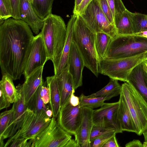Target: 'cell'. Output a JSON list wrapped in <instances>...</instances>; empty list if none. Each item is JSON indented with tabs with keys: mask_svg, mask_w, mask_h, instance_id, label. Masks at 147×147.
Instances as JSON below:
<instances>
[{
	"mask_svg": "<svg viewBox=\"0 0 147 147\" xmlns=\"http://www.w3.org/2000/svg\"><path fill=\"white\" fill-rule=\"evenodd\" d=\"M34 36L20 19L10 18L0 22V66L2 75L20 79L24 69Z\"/></svg>",
	"mask_w": 147,
	"mask_h": 147,
	"instance_id": "cell-1",
	"label": "cell"
},
{
	"mask_svg": "<svg viewBox=\"0 0 147 147\" xmlns=\"http://www.w3.org/2000/svg\"><path fill=\"white\" fill-rule=\"evenodd\" d=\"M94 36L95 34L80 16H77L74 26L72 41L81 55L85 67L98 77L99 59L95 49Z\"/></svg>",
	"mask_w": 147,
	"mask_h": 147,
	"instance_id": "cell-2",
	"label": "cell"
},
{
	"mask_svg": "<svg viewBox=\"0 0 147 147\" xmlns=\"http://www.w3.org/2000/svg\"><path fill=\"white\" fill-rule=\"evenodd\" d=\"M44 20L40 32L49 60L53 62L63 51L66 38L67 26L60 16L52 13Z\"/></svg>",
	"mask_w": 147,
	"mask_h": 147,
	"instance_id": "cell-3",
	"label": "cell"
},
{
	"mask_svg": "<svg viewBox=\"0 0 147 147\" xmlns=\"http://www.w3.org/2000/svg\"><path fill=\"white\" fill-rule=\"evenodd\" d=\"M146 52L147 38L133 34H117L112 39L104 58H124Z\"/></svg>",
	"mask_w": 147,
	"mask_h": 147,
	"instance_id": "cell-4",
	"label": "cell"
},
{
	"mask_svg": "<svg viewBox=\"0 0 147 147\" xmlns=\"http://www.w3.org/2000/svg\"><path fill=\"white\" fill-rule=\"evenodd\" d=\"M147 52L132 57L117 59H99V73L107 76L111 79L127 82L132 70L145 60Z\"/></svg>",
	"mask_w": 147,
	"mask_h": 147,
	"instance_id": "cell-5",
	"label": "cell"
},
{
	"mask_svg": "<svg viewBox=\"0 0 147 147\" xmlns=\"http://www.w3.org/2000/svg\"><path fill=\"white\" fill-rule=\"evenodd\" d=\"M121 93L134 122L136 133L140 136L147 129V103L136 90L127 82L121 85Z\"/></svg>",
	"mask_w": 147,
	"mask_h": 147,
	"instance_id": "cell-6",
	"label": "cell"
},
{
	"mask_svg": "<svg viewBox=\"0 0 147 147\" xmlns=\"http://www.w3.org/2000/svg\"><path fill=\"white\" fill-rule=\"evenodd\" d=\"M53 117L49 124L33 139L32 147H78L71 135L58 125Z\"/></svg>",
	"mask_w": 147,
	"mask_h": 147,
	"instance_id": "cell-7",
	"label": "cell"
},
{
	"mask_svg": "<svg viewBox=\"0 0 147 147\" xmlns=\"http://www.w3.org/2000/svg\"><path fill=\"white\" fill-rule=\"evenodd\" d=\"M94 33H103L112 38L117 34L115 26L111 24L102 12L98 0H93L80 15Z\"/></svg>",
	"mask_w": 147,
	"mask_h": 147,
	"instance_id": "cell-8",
	"label": "cell"
},
{
	"mask_svg": "<svg viewBox=\"0 0 147 147\" xmlns=\"http://www.w3.org/2000/svg\"><path fill=\"white\" fill-rule=\"evenodd\" d=\"M51 119L44 110L40 113L36 114L27 108L24 113L20 128L9 138L23 137L28 140L33 139L47 126Z\"/></svg>",
	"mask_w": 147,
	"mask_h": 147,
	"instance_id": "cell-9",
	"label": "cell"
},
{
	"mask_svg": "<svg viewBox=\"0 0 147 147\" xmlns=\"http://www.w3.org/2000/svg\"><path fill=\"white\" fill-rule=\"evenodd\" d=\"M119 104V101L105 103L100 108L93 110L94 124L113 130L116 134L122 133L118 117Z\"/></svg>",
	"mask_w": 147,
	"mask_h": 147,
	"instance_id": "cell-10",
	"label": "cell"
},
{
	"mask_svg": "<svg viewBox=\"0 0 147 147\" xmlns=\"http://www.w3.org/2000/svg\"><path fill=\"white\" fill-rule=\"evenodd\" d=\"M83 107L72 106L69 99L61 107L57 120L59 125L71 135H75L82 122Z\"/></svg>",
	"mask_w": 147,
	"mask_h": 147,
	"instance_id": "cell-11",
	"label": "cell"
},
{
	"mask_svg": "<svg viewBox=\"0 0 147 147\" xmlns=\"http://www.w3.org/2000/svg\"><path fill=\"white\" fill-rule=\"evenodd\" d=\"M49 60L40 32L34 36L25 65L23 75L25 78L35 70L44 66Z\"/></svg>",
	"mask_w": 147,
	"mask_h": 147,
	"instance_id": "cell-12",
	"label": "cell"
},
{
	"mask_svg": "<svg viewBox=\"0 0 147 147\" xmlns=\"http://www.w3.org/2000/svg\"><path fill=\"white\" fill-rule=\"evenodd\" d=\"M67 65L69 72L72 76L74 89L75 90L82 85V71L85 66L81 55L73 41L69 54Z\"/></svg>",
	"mask_w": 147,
	"mask_h": 147,
	"instance_id": "cell-13",
	"label": "cell"
},
{
	"mask_svg": "<svg viewBox=\"0 0 147 147\" xmlns=\"http://www.w3.org/2000/svg\"><path fill=\"white\" fill-rule=\"evenodd\" d=\"M93 110L88 107H83L81 124L74 135L75 140L79 147H90V135L94 124L93 120Z\"/></svg>",
	"mask_w": 147,
	"mask_h": 147,
	"instance_id": "cell-14",
	"label": "cell"
},
{
	"mask_svg": "<svg viewBox=\"0 0 147 147\" xmlns=\"http://www.w3.org/2000/svg\"><path fill=\"white\" fill-rule=\"evenodd\" d=\"M77 15L73 14L68 21L67 26L66 38L63 51L58 58L53 62L54 75L57 77L61 72L67 65V60L71 43L74 22Z\"/></svg>",
	"mask_w": 147,
	"mask_h": 147,
	"instance_id": "cell-15",
	"label": "cell"
},
{
	"mask_svg": "<svg viewBox=\"0 0 147 147\" xmlns=\"http://www.w3.org/2000/svg\"><path fill=\"white\" fill-rule=\"evenodd\" d=\"M144 61L132 70L127 82L136 90L147 103V69Z\"/></svg>",
	"mask_w": 147,
	"mask_h": 147,
	"instance_id": "cell-16",
	"label": "cell"
},
{
	"mask_svg": "<svg viewBox=\"0 0 147 147\" xmlns=\"http://www.w3.org/2000/svg\"><path fill=\"white\" fill-rule=\"evenodd\" d=\"M20 20L26 23L34 33L38 34L43 26L44 20L37 15L28 0H20Z\"/></svg>",
	"mask_w": 147,
	"mask_h": 147,
	"instance_id": "cell-17",
	"label": "cell"
},
{
	"mask_svg": "<svg viewBox=\"0 0 147 147\" xmlns=\"http://www.w3.org/2000/svg\"><path fill=\"white\" fill-rule=\"evenodd\" d=\"M56 77L60 93L61 107L68 100L71 93L74 90L72 76L69 72L67 65Z\"/></svg>",
	"mask_w": 147,
	"mask_h": 147,
	"instance_id": "cell-18",
	"label": "cell"
},
{
	"mask_svg": "<svg viewBox=\"0 0 147 147\" xmlns=\"http://www.w3.org/2000/svg\"><path fill=\"white\" fill-rule=\"evenodd\" d=\"M43 67L42 66L34 71L25 78L22 84L26 105L43 81Z\"/></svg>",
	"mask_w": 147,
	"mask_h": 147,
	"instance_id": "cell-19",
	"label": "cell"
},
{
	"mask_svg": "<svg viewBox=\"0 0 147 147\" xmlns=\"http://www.w3.org/2000/svg\"><path fill=\"white\" fill-rule=\"evenodd\" d=\"M114 24L117 34L132 35L134 33L132 12L127 9L115 15Z\"/></svg>",
	"mask_w": 147,
	"mask_h": 147,
	"instance_id": "cell-20",
	"label": "cell"
},
{
	"mask_svg": "<svg viewBox=\"0 0 147 147\" xmlns=\"http://www.w3.org/2000/svg\"><path fill=\"white\" fill-rule=\"evenodd\" d=\"M46 82L49 92L51 109L53 117L56 118L61 108V95L57 77L55 75L47 77Z\"/></svg>",
	"mask_w": 147,
	"mask_h": 147,
	"instance_id": "cell-21",
	"label": "cell"
},
{
	"mask_svg": "<svg viewBox=\"0 0 147 147\" xmlns=\"http://www.w3.org/2000/svg\"><path fill=\"white\" fill-rule=\"evenodd\" d=\"M118 110L119 118L123 131L136 133V127L126 102L121 93Z\"/></svg>",
	"mask_w": 147,
	"mask_h": 147,
	"instance_id": "cell-22",
	"label": "cell"
},
{
	"mask_svg": "<svg viewBox=\"0 0 147 147\" xmlns=\"http://www.w3.org/2000/svg\"><path fill=\"white\" fill-rule=\"evenodd\" d=\"M18 92V100L13 103V124L18 129L20 128L24 119V113L27 109L22 84H19L16 87Z\"/></svg>",
	"mask_w": 147,
	"mask_h": 147,
	"instance_id": "cell-23",
	"label": "cell"
},
{
	"mask_svg": "<svg viewBox=\"0 0 147 147\" xmlns=\"http://www.w3.org/2000/svg\"><path fill=\"white\" fill-rule=\"evenodd\" d=\"M13 109L6 111L0 115V140L10 138L16 133L13 124Z\"/></svg>",
	"mask_w": 147,
	"mask_h": 147,
	"instance_id": "cell-24",
	"label": "cell"
},
{
	"mask_svg": "<svg viewBox=\"0 0 147 147\" xmlns=\"http://www.w3.org/2000/svg\"><path fill=\"white\" fill-rule=\"evenodd\" d=\"M118 80L111 79L108 84L100 90L86 96L88 97H103L106 100L120 95L121 92V86Z\"/></svg>",
	"mask_w": 147,
	"mask_h": 147,
	"instance_id": "cell-25",
	"label": "cell"
},
{
	"mask_svg": "<svg viewBox=\"0 0 147 147\" xmlns=\"http://www.w3.org/2000/svg\"><path fill=\"white\" fill-rule=\"evenodd\" d=\"M13 79L7 75H2L0 82V90L4 93L8 100L13 103L18 100V92L13 82Z\"/></svg>",
	"mask_w": 147,
	"mask_h": 147,
	"instance_id": "cell-26",
	"label": "cell"
},
{
	"mask_svg": "<svg viewBox=\"0 0 147 147\" xmlns=\"http://www.w3.org/2000/svg\"><path fill=\"white\" fill-rule=\"evenodd\" d=\"M94 38L95 49L99 59L104 58L112 38L103 33L95 34Z\"/></svg>",
	"mask_w": 147,
	"mask_h": 147,
	"instance_id": "cell-27",
	"label": "cell"
},
{
	"mask_svg": "<svg viewBox=\"0 0 147 147\" xmlns=\"http://www.w3.org/2000/svg\"><path fill=\"white\" fill-rule=\"evenodd\" d=\"M54 0H33L32 5L37 15L44 19L52 13Z\"/></svg>",
	"mask_w": 147,
	"mask_h": 147,
	"instance_id": "cell-28",
	"label": "cell"
},
{
	"mask_svg": "<svg viewBox=\"0 0 147 147\" xmlns=\"http://www.w3.org/2000/svg\"><path fill=\"white\" fill-rule=\"evenodd\" d=\"M42 83L26 105L27 108L36 114L40 113L43 110L46 112L49 109L40 96V92Z\"/></svg>",
	"mask_w": 147,
	"mask_h": 147,
	"instance_id": "cell-29",
	"label": "cell"
},
{
	"mask_svg": "<svg viewBox=\"0 0 147 147\" xmlns=\"http://www.w3.org/2000/svg\"><path fill=\"white\" fill-rule=\"evenodd\" d=\"M79 97L80 105L81 107L87 106L92 109L101 107L105 104V98L103 97H88L82 94Z\"/></svg>",
	"mask_w": 147,
	"mask_h": 147,
	"instance_id": "cell-30",
	"label": "cell"
},
{
	"mask_svg": "<svg viewBox=\"0 0 147 147\" xmlns=\"http://www.w3.org/2000/svg\"><path fill=\"white\" fill-rule=\"evenodd\" d=\"M134 33L147 30V14L132 12Z\"/></svg>",
	"mask_w": 147,
	"mask_h": 147,
	"instance_id": "cell-31",
	"label": "cell"
},
{
	"mask_svg": "<svg viewBox=\"0 0 147 147\" xmlns=\"http://www.w3.org/2000/svg\"><path fill=\"white\" fill-rule=\"evenodd\" d=\"M33 142V139L28 140L23 137L9 138L4 147H32Z\"/></svg>",
	"mask_w": 147,
	"mask_h": 147,
	"instance_id": "cell-32",
	"label": "cell"
},
{
	"mask_svg": "<svg viewBox=\"0 0 147 147\" xmlns=\"http://www.w3.org/2000/svg\"><path fill=\"white\" fill-rule=\"evenodd\" d=\"M12 9L10 0H0V20L3 21L12 17Z\"/></svg>",
	"mask_w": 147,
	"mask_h": 147,
	"instance_id": "cell-33",
	"label": "cell"
},
{
	"mask_svg": "<svg viewBox=\"0 0 147 147\" xmlns=\"http://www.w3.org/2000/svg\"><path fill=\"white\" fill-rule=\"evenodd\" d=\"M116 134L115 132L113 131L99 136L90 142V147H102L109 139Z\"/></svg>",
	"mask_w": 147,
	"mask_h": 147,
	"instance_id": "cell-34",
	"label": "cell"
},
{
	"mask_svg": "<svg viewBox=\"0 0 147 147\" xmlns=\"http://www.w3.org/2000/svg\"><path fill=\"white\" fill-rule=\"evenodd\" d=\"M113 131L94 124L90 134V141L93 140L103 134Z\"/></svg>",
	"mask_w": 147,
	"mask_h": 147,
	"instance_id": "cell-35",
	"label": "cell"
},
{
	"mask_svg": "<svg viewBox=\"0 0 147 147\" xmlns=\"http://www.w3.org/2000/svg\"><path fill=\"white\" fill-rule=\"evenodd\" d=\"M98 0L103 13L110 22L114 25V18L107 0Z\"/></svg>",
	"mask_w": 147,
	"mask_h": 147,
	"instance_id": "cell-36",
	"label": "cell"
},
{
	"mask_svg": "<svg viewBox=\"0 0 147 147\" xmlns=\"http://www.w3.org/2000/svg\"><path fill=\"white\" fill-rule=\"evenodd\" d=\"M46 82H42L40 92V95L41 98L44 103L46 105L50 101L49 92L48 88L45 85Z\"/></svg>",
	"mask_w": 147,
	"mask_h": 147,
	"instance_id": "cell-37",
	"label": "cell"
},
{
	"mask_svg": "<svg viewBox=\"0 0 147 147\" xmlns=\"http://www.w3.org/2000/svg\"><path fill=\"white\" fill-rule=\"evenodd\" d=\"M12 9V17L16 19H20V0H10Z\"/></svg>",
	"mask_w": 147,
	"mask_h": 147,
	"instance_id": "cell-38",
	"label": "cell"
},
{
	"mask_svg": "<svg viewBox=\"0 0 147 147\" xmlns=\"http://www.w3.org/2000/svg\"><path fill=\"white\" fill-rule=\"evenodd\" d=\"M112 13L114 19L116 9L121 4L122 0H107Z\"/></svg>",
	"mask_w": 147,
	"mask_h": 147,
	"instance_id": "cell-39",
	"label": "cell"
},
{
	"mask_svg": "<svg viewBox=\"0 0 147 147\" xmlns=\"http://www.w3.org/2000/svg\"><path fill=\"white\" fill-rule=\"evenodd\" d=\"M0 109L1 110L9 107L11 103L8 100L3 91L0 90Z\"/></svg>",
	"mask_w": 147,
	"mask_h": 147,
	"instance_id": "cell-40",
	"label": "cell"
},
{
	"mask_svg": "<svg viewBox=\"0 0 147 147\" xmlns=\"http://www.w3.org/2000/svg\"><path fill=\"white\" fill-rule=\"evenodd\" d=\"M116 134L109 139L102 147H119L116 138Z\"/></svg>",
	"mask_w": 147,
	"mask_h": 147,
	"instance_id": "cell-41",
	"label": "cell"
},
{
	"mask_svg": "<svg viewBox=\"0 0 147 147\" xmlns=\"http://www.w3.org/2000/svg\"><path fill=\"white\" fill-rule=\"evenodd\" d=\"M93 0H83L80 5L75 15H80L85 10L89 4Z\"/></svg>",
	"mask_w": 147,
	"mask_h": 147,
	"instance_id": "cell-42",
	"label": "cell"
},
{
	"mask_svg": "<svg viewBox=\"0 0 147 147\" xmlns=\"http://www.w3.org/2000/svg\"><path fill=\"white\" fill-rule=\"evenodd\" d=\"M75 92L74 90L72 91L69 99V100L71 105L74 106H76L80 105V102L79 97L74 95Z\"/></svg>",
	"mask_w": 147,
	"mask_h": 147,
	"instance_id": "cell-43",
	"label": "cell"
},
{
	"mask_svg": "<svg viewBox=\"0 0 147 147\" xmlns=\"http://www.w3.org/2000/svg\"><path fill=\"white\" fill-rule=\"evenodd\" d=\"M125 147H143V144L139 140H134L125 145Z\"/></svg>",
	"mask_w": 147,
	"mask_h": 147,
	"instance_id": "cell-44",
	"label": "cell"
},
{
	"mask_svg": "<svg viewBox=\"0 0 147 147\" xmlns=\"http://www.w3.org/2000/svg\"><path fill=\"white\" fill-rule=\"evenodd\" d=\"M83 0H75L74 6L73 11V14H75L78 7Z\"/></svg>",
	"mask_w": 147,
	"mask_h": 147,
	"instance_id": "cell-45",
	"label": "cell"
},
{
	"mask_svg": "<svg viewBox=\"0 0 147 147\" xmlns=\"http://www.w3.org/2000/svg\"><path fill=\"white\" fill-rule=\"evenodd\" d=\"M133 34L134 35L143 37L147 38V30L134 33Z\"/></svg>",
	"mask_w": 147,
	"mask_h": 147,
	"instance_id": "cell-46",
	"label": "cell"
},
{
	"mask_svg": "<svg viewBox=\"0 0 147 147\" xmlns=\"http://www.w3.org/2000/svg\"><path fill=\"white\" fill-rule=\"evenodd\" d=\"M46 113L47 116L50 118H51L53 115V112L51 109H48L46 111Z\"/></svg>",
	"mask_w": 147,
	"mask_h": 147,
	"instance_id": "cell-47",
	"label": "cell"
},
{
	"mask_svg": "<svg viewBox=\"0 0 147 147\" xmlns=\"http://www.w3.org/2000/svg\"><path fill=\"white\" fill-rule=\"evenodd\" d=\"M143 134L145 141H147V129L143 133Z\"/></svg>",
	"mask_w": 147,
	"mask_h": 147,
	"instance_id": "cell-48",
	"label": "cell"
},
{
	"mask_svg": "<svg viewBox=\"0 0 147 147\" xmlns=\"http://www.w3.org/2000/svg\"><path fill=\"white\" fill-rule=\"evenodd\" d=\"M143 147H147V141H145L143 144Z\"/></svg>",
	"mask_w": 147,
	"mask_h": 147,
	"instance_id": "cell-49",
	"label": "cell"
},
{
	"mask_svg": "<svg viewBox=\"0 0 147 147\" xmlns=\"http://www.w3.org/2000/svg\"><path fill=\"white\" fill-rule=\"evenodd\" d=\"M144 62L146 67L147 68V60H145Z\"/></svg>",
	"mask_w": 147,
	"mask_h": 147,
	"instance_id": "cell-50",
	"label": "cell"
},
{
	"mask_svg": "<svg viewBox=\"0 0 147 147\" xmlns=\"http://www.w3.org/2000/svg\"><path fill=\"white\" fill-rule=\"evenodd\" d=\"M145 60H147V52L146 53L145 56Z\"/></svg>",
	"mask_w": 147,
	"mask_h": 147,
	"instance_id": "cell-51",
	"label": "cell"
},
{
	"mask_svg": "<svg viewBox=\"0 0 147 147\" xmlns=\"http://www.w3.org/2000/svg\"><path fill=\"white\" fill-rule=\"evenodd\" d=\"M31 3H32L33 0H28Z\"/></svg>",
	"mask_w": 147,
	"mask_h": 147,
	"instance_id": "cell-52",
	"label": "cell"
},
{
	"mask_svg": "<svg viewBox=\"0 0 147 147\" xmlns=\"http://www.w3.org/2000/svg\"><path fill=\"white\" fill-rule=\"evenodd\" d=\"M145 66H146V65H145ZM146 67V68H147V67Z\"/></svg>",
	"mask_w": 147,
	"mask_h": 147,
	"instance_id": "cell-53",
	"label": "cell"
},
{
	"mask_svg": "<svg viewBox=\"0 0 147 147\" xmlns=\"http://www.w3.org/2000/svg\"></svg>",
	"mask_w": 147,
	"mask_h": 147,
	"instance_id": "cell-54",
	"label": "cell"
}]
</instances>
